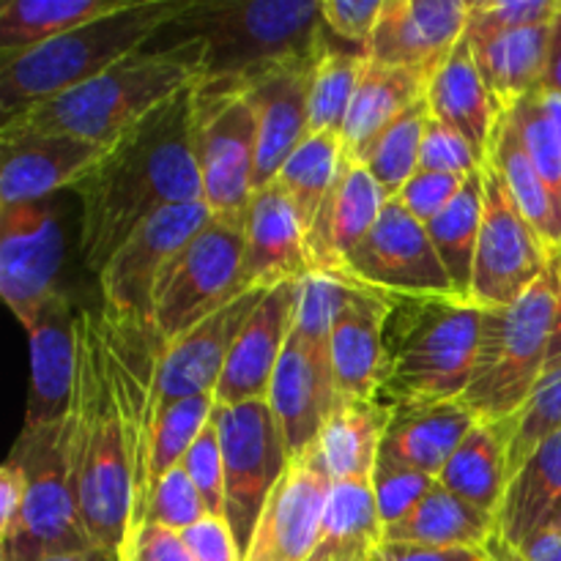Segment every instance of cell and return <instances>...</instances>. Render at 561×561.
<instances>
[{
  "label": "cell",
  "mask_w": 561,
  "mask_h": 561,
  "mask_svg": "<svg viewBox=\"0 0 561 561\" xmlns=\"http://www.w3.org/2000/svg\"><path fill=\"white\" fill-rule=\"evenodd\" d=\"M195 85L168 99L110 142L104 157L75 186L82 203V263L96 277L153 214L203 201L192 146Z\"/></svg>",
  "instance_id": "1"
},
{
  "label": "cell",
  "mask_w": 561,
  "mask_h": 561,
  "mask_svg": "<svg viewBox=\"0 0 561 561\" xmlns=\"http://www.w3.org/2000/svg\"><path fill=\"white\" fill-rule=\"evenodd\" d=\"M66 420L88 540L124 561L131 537V469L104 365L102 323L88 310L77 316V383Z\"/></svg>",
  "instance_id": "2"
},
{
  "label": "cell",
  "mask_w": 561,
  "mask_h": 561,
  "mask_svg": "<svg viewBox=\"0 0 561 561\" xmlns=\"http://www.w3.org/2000/svg\"><path fill=\"white\" fill-rule=\"evenodd\" d=\"M201 75L203 47L195 38L146 47L104 75L5 118L0 137L69 135L110 146L168 99L195 85Z\"/></svg>",
  "instance_id": "3"
},
{
  "label": "cell",
  "mask_w": 561,
  "mask_h": 561,
  "mask_svg": "<svg viewBox=\"0 0 561 561\" xmlns=\"http://www.w3.org/2000/svg\"><path fill=\"white\" fill-rule=\"evenodd\" d=\"M168 31L201 42L197 82L244 85L321 53L323 0H190Z\"/></svg>",
  "instance_id": "4"
},
{
  "label": "cell",
  "mask_w": 561,
  "mask_h": 561,
  "mask_svg": "<svg viewBox=\"0 0 561 561\" xmlns=\"http://www.w3.org/2000/svg\"><path fill=\"white\" fill-rule=\"evenodd\" d=\"M190 0H129L121 11L85 22L47 44L0 55L3 121L31 104L71 91L104 75L168 31Z\"/></svg>",
  "instance_id": "5"
},
{
  "label": "cell",
  "mask_w": 561,
  "mask_h": 561,
  "mask_svg": "<svg viewBox=\"0 0 561 561\" xmlns=\"http://www.w3.org/2000/svg\"><path fill=\"white\" fill-rule=\"evenodd\" d=\"M482 307L463 296L392 299L383 329L387 403L460 400L474 370Z\"/></svg>",
  "instance_id": "6"
},
{
  "label": "cell",
  "mask_w": 561,
  "mask_h": 561,
  "mask_svg": "<svg viewBox=\"0 0 561 561\" xmlns=\"http://www.w3.org/2000/svg\"><path fill=\"white\" fill-rule=\"evenodd\" d=\"M559 312L557 257L507 307H482L480 345L463 403L480 422H513L535 394L551 359Z\"/></svg>",
  "instance_id": "7"
},
{
  "label": "cell",
  "mask_w": 561,
  "mask_h": 561,
  "mask_svg": "<svg viewBox=\"0 0 561 561\" xmlns=\"http://www.w3.org/2000/svg\"><path fill=\"white\" fill-rule=\"evenodd\" d=\"M11 455L25 466L27 496L20 529L0 542V561H42L53 553L93 548L80 518L69 420L22 431Z\"/></svg>",
  "instance_id": "8"
},
{
  "label": "cell",
  "mask_w": 561,
  "mask_h": 561,
  "mask_svg": "<svg viewBox=\"0 0 561 561\" xmlns=\"http://www.w3.org/2000/svg\"><path fill=\"white\" fill-rule=\"evenodd\" d=\"M244 219L214 217L168 263L153 290V332L164 345L244 294Z\"/></svg>",
  "instance_id": "9"
},
{
  "label": "cell",
  "mask_w": 561,
  "mask_h": 561,
  "mask_svg": "<svg viewBox=\"0 0 561 561\" xmlns=\"http://www.w3.org/2000/svg\"><path fill=\"white\" fill-rule=\"evenodd\" d=\"M192 146L203 181V201L214 217L244 219L252 201L257 126L244 91L230 82H197Z\"/></svg>",
  "instance_id": "10"
},
{
  "label": "cell",
  "mask_w": 561,
  "mask_h": 561,
  "mask_svg": "<svg viewBox=\"0 0 561 561\" xmlns=\"http://www.w3.org/2000/svg\"><path fill=\"white\" fill-rule=\"evenodd\" d=\"M214 420L225 458V520L244 557L257 518L288 469V447L266 400L217 405Z\"/></svg>",
  "instance_id": "11"
},
{
  "label": "cell",
  "mask_w": 561,
  "mask_h": 561,
  "mask_svg": "<svg viewBox=\"0 0 561 561\" xmlns=\"http://www.w3.org/2000/svg\"><path fill=\"white\" fill-rule=\"evenodd\" d=\"M485 208L471 277V301L507 307L518 301L553 263L557 252L531 228L491 162H482Z\"/></svg>",
  "instance_id": "12"
},
{
  "label": "cell",
  "mask_w": 561,
  "mask_h": 561,
  "mask_svg": "<svg viewBox=\"0 0 561 561\" xmlns=\"http://www.w3.org/2000/svg\"><path fill=\"white\" fill-rule=\"evenodd\" d=\"M211 208L206 203L170 206L153 214L131 233L99 274L104 310L102 316L129 327L153 329V290L168 263L206 228Z\"/></svg>",
  "instance_id": "13"
},
{
  "label": "cell",
  "mask_w": 561,
  "mask_h": 561,
  "mask_svg": "<svg viewBox=\"0 0 561 561\" xmlns=\"http://www.w3.org/2000/svg\"><path fill=\"white\" fill-rule=\"evenodd\" d=\"M340 277L392 299L458 296L427 228L398 201H387L370 233L343 263Z\"/></svg>",
  "instance_id": "14"
},
{
  "label": "cell",
  "mask_w": 561,
  "mask_h": 561,
  "mask_svg": "<svg viewBox=\"0 0 561 561\" xmlns=\"http://www.w3.org/2000/svg\"><path fill=\"white\" fill-rule=\"evenodd\" d=\"M64 255V228L53 197L0 206V294L22 327L60 290Z\"/></svg>",
  "instance_id": "15"
},
{
  "label": "cell",
  "mask_w": 561,
  "mask_h": 561,
  "mask_svg": "<svg viewBox=\"0 0 561 561\" xmlns=\"http://www.w3.org/2000/svg\"><path fill=\"white\" fill-rule=\"evenodd\" d=\"M332 485L334 477L318 442L290 458L257 518L244 561H307L321 531Z\"/></svg>",
  "instance_id": "16"
},
{
  "label": "cell",
  "mask_w": 561,
  "mask_h": 561,
  "mask_svg": "<svg viewBox=\"0 0 561 561\" xmlns=\"http://www.w3.org/2000/svg\"><path fill=\"white\" fill-rule=\"evenodd\" d=\"M268 288H250L233 301L208 316L190 332L164 345L157 370V411L159 420L168 409L186 398L214 394L222 378L228 356Z\"/></svg>",
  "instance_id": "17"
},
{
  "label": "cell",
  "mask_w": 561,
  "mask_h": 561,
  "mask_svg": "<svg viewBox=\"0 0 561 561\" xmlns=\"http://www.w3.org/2000/svg\"><path fill=\"white\" fill-rule=\"evenodd\" d=\"M471 0H383L367 55L431 80L469 27Z\"/></svg>",
  "instance_id": "18"
},
{
  "label": "cell",
  "mask_w": 561,
  "mask_h": 561,
  "mask_svg": "<svg viewBox=\"0 0 561 561\" xmlns=\"http://www.w3.org/2000/svg\"><path fill=\"white\" fill-rule=\"evenodd\" d=\"M316 58L294 60V64H285L268 75L239 85L250 102L257 126L255 181H252L255 192L277 181L279 170L285 168L290 153L307 137Z\"/></svg>",
  "instance_id": "19"
},
{
  "label": "cell",
  "mask_w": 561,
  "mask_h": 561,
  "mask_svg": "<svg viewBox=\"0 0 561 561\" xmlns=\"http://www.w3.org/2000/svg\"><path fill=\"white\" fill-rule=\"evenodd\" d=\"M77 316L66 290L49 296L25 327L31 340V398L22 431H42L66 420L77 383Z\"/></svg>",
  "instance_id": "20"
},
{
  "label": "cell",
  "mask_w": 561,
  "mask_h": 561,
  "mask_svg": "<svg viewBox=\"0 0 561 561\" xmlns=\"http://www.w3.org/2000/svg\"><path fill=\"white\" fill-rule=\"evenodd\" d=\"M299 283L301 279H285L266 290L230 351L228 365L214 392L217 405H241L268 398L274 370L294 332Z\"/></svg>",
  "instance_id": "21"
},
{
  "label": "cell",
  "mask_w": 561,
  "mask_h": 561,
  "mask_svg": "<svg viewBox=\"0 0 561 561\" xmlns=\"http://www.w3.org/2000/svg\"><path fill=\"white\" fill-rule=\"evenodd\" d=\"M107 146L69 135L0 137V206L49 201L55 192L75 190Z\"/></svg>",
  "instance_id": "22"
},
{
  "label": "cell",
  "mask_w": 561,
  "mask_h": 561,
  "mask_svg": "<svg viewBox=\"0 0 561 561\" xmlns=\"http://www.w3.org/2000/svg\"><path fill=\"white\" fill-rule=\"evenodd\" d=\"M334 400H337V392H334L329 351L316 348L296 332H290L266 398L268 409L274 411V420L283 431L288 458H296L318 442V433H321Z\"/></svg>",
  "instance_id": "23"
},
{
  "label": "cell",
  "mask_w": 561,
  "mask_h": 561,
  "mask_svg": "<svg viewBox=\"0 0 561 561\" xmlns=\"http://www.w3.org/2000/svg\"><path fill=\"white\" fill-rule=\"evenodd\" d=\"M312 272L305 230L283 184L252 192L244 214V263L241 288H274L285 279H301Z\"/></svg>",
  "instance_id": "24"
},
{
  "label": "cell",
  "mask_w": 561,
  "mask_h": 561,
  "mask_svg": "<svg viewBox=\"0 0 561 561\" xmlns=\"http://www.w3.org/2000/svg\"><path fill=\"white\" fill-rule=\"evenodd\" d=\"M389 307L392 296L351 283L329 337V362L337 398H378Z\"/></svg>",
  "instance_id": "25"
},
{
  "label": "cell",
  "mask_w": 561,
  "mask_h": 561,
  "mask_svg": "<svg viewBox=\"0 0 561 561\" xmlns=\"http://www.w3.org/2000/svg\"><path fill=\"white\" fill-rule=\"evenodd\" d=\"M392 409L378 455L438 482L447 460L477 425V416L463 400H414Z\"/></svg>",
  "instance_id": "26"
},
{
  "label": "cell",
  "mask_w": 561,
  "mask_h": 561,
  "mask_svg": "<svg viewBox=\"0 0 561 561\" xmlns=\"http://www.w3.org/2000/svg\"><path fill=\"white\" fill-rule=\"evenodd\" d=\"M389 197L376 184L365 164L343 159V170L318 217L316 228L307 236L310 263L318 272L343 274V263L365 241L373 225L381 217Z\"/></svg>",
  "instance_id": "27"
},
{
  "label": "cell",
  "mask_w": 561,
  "mask_h": 561,
  "mask_svg": "<svg viewBox=\"0 0 561 561\" xmlns=\"http://www.w3.org/2000/svg\"><path fill=\"white\" fill-rule=\"evenodd\" d=\"M425 99L433 118L460 131L477 148V153L485 157L499 118V107L488 91L485 80H482L469 36L455 44L449 58L427 80Z\"/></svg>",
  "instance_id": "28"
},
{
  "label": "cell",
  "mask_w": 561,
  "mask_h": 561,
  "mask_svg": "<svg viewBox=\"0 0 561 561\" xmlns=\"http://www.w3.org/2000/svg\"><path fill=\"white\" fill-rule=\"evenodd\" d=\"M493 537L496 518L438 482L403 520L383 529V542L433 551H485Z\"/></svg>",
  "instance_id": "29"
},
{
  "label": "cell",
  "mask_w": 561,
  "mask_h": 561,
  "mask_svg": "<svg viewBox=\"0 0 561 561\" xmlns=\"http://www.w3.org/2000/svg\"><path fill=\"white\" fill-rule=\"evenodd\" d=\"M561 502V427L542 438L510 480L496 510V535L524 548L546 529Z\"/></svg>",
  "instance_id": "30"
},
{
  "label": "cell",
  "mask_w": 561,
  "mask_h": 561,
  "mask_svg": "<svg viewBox=\"0 0 561 561\" xmlns=\"http://www.w3.org/2000/svg\"><path fill=\"white\" fill-rule=\"evenodd\" d=\"M427 82L411 71L394 69V66L367 60L365 75H362L356 96L351 102L348 118H345L343 135V157L348 162L365 164L370 157L378 137L411 107L425 96Z\"/></svg>",
  "instance_id": "31"
},
{
  "label": "cell",
  "mask_w": 561,
  "mask_h": 561,
  "mask_svg": "<svg viewBox=\"0 0 561 561\" xmlns=\"http://www.w3.org/2000/svg\"><path fill=\"white\" fill-rule=\"evenodd\" d=\"M466 36H469L471 53L499 113L515 107L529 93L540 91L551 22L510 33L466 31Z\"/></svg>",
  "instance_id": "32"
},
{
  "label": "cell",
  "mask_w": 561,
  "mask_h": 561,
  "mask_svg": "<svg viewBox=\"0 0 561 561\" xmlns=\"http://www.w3.org/2000/svg\"><path fill=\"white\" fill-rule=\"evenodd\" d=\"M381 398H337L323 420L318 444L334 480H370L392 420Z\"/></svg>",
  "instance_id": "33"
},
{
  "label": "cell",
  "mask_w": 561,
  "mask_h": 561,
  "mask_svg": "<svg viewBox=\"0 0 561 561\" xmlns=\"http://www.w3.org/2000/svg\"><path fill=\"white\" fill-rule=\"evenodd\" d=\"M381 546L383 524L370 480H334L307 561H373Z\"/></svg>",
  "instance_id": "34"
},
{
  "label": "cell",
  "mask_w": 561,
  "mask_h": 561,
  "mask_svg": "<svg viewBox=\"0 0 561 561\" xmlns=\"http://www.w3.org/2000/svg\"><path fill=\"white\" fill-rule=\"evenodd\" d=\"M438 485L496 518V510L510 485L504 425L477 420L438 474Z\"/></svg>",
  "instance_id": "35"
},
{
  "label": "cell",
  "mask_w": 561,
  "mask_h": 561,
  "mask_svg": "<svg viewBox=\"0 0 561 561\" xmlns=\"http://www.w3.org/2000/svg\"><path fill=\"white\" fill-rule=\"evenodd\" d=\"M129 0H5L0 5V55L47 44L85 22L121 11Z\"/></svg>",
  "instance_id": "36"
},
{
  "label": "cell",
  "mask_w": 561,
  "mask_h": 561,
  "mask_svg": "<svg viewBox=\"0 0 561 561\" xmlns=\"http://www.w3.org/2000/svg\"><path fill=\"white\" fill-rule=\"evenodd\" d=\"M488 162L499 170V175L507 184L510 195L518 203V208L524 211V217L529 219L531 228L542 236L548 247L553 252L561 250V225L557 217V208H553L551 195H548L546 184L537 175L535 164L526 157L524 140H520V131L515 126L510 110L499 113L496 126H493L491 142H488Z\"/></svg>",
  "instance_id": "37"
},
{
  "label": "cell",
  "mask_w": 561,
  "mask_h": 561,
  "mask_svg": "<svg viewBox=\"0 0 561 561\" xmlns=\"http://www.w3.org/2000/svg\"><path fill=\"white\" fill-rule=\"evenodd\" d=\"M370 60L367 49L340 42L323 25L321 53L316 58L310 85V126L307 135H343L351 102L356 96L365 66Z\"/></svg>",
  "instance_id": "38"
},
{
  "label": "cell",
  "mask_w": 561,
  "mask_h": 561,
  "mask_svg": "<svg viewBox=\"0 0 561 561\" xmlns=\"http://www.w3.org/2000/svg\"><path fill=\"white\" fill-rule=\"evenodd\" d=\"M482 208H485V179H482L480 168L463 181L453 203L433 222L425 225L455 290L463 299H471V277H474V257L477 244H480Z\"/></svg>",
  "instance_id": "39"
},
{
  "label": "cell",
  "mask_w": 561,
  "mask_h": 561,
  "mask_svg": "<svg viewBox=\"0 0 561 561\" xmlns=\"http://www.w3.org/2000/svg\"><path fill=\"white\" fill-rule=\"evenodd\" d=\"M343 159V142L337 135H307L279 170L277 181L290 197L305 241L337 184Z\"/></svg>",
  "instance_id": "40"
},
{
  "label": "cell",
  "mask_w": 561,
  "mask_h": 561,
  "mask_svg": "<svg viewBox=\"0 0 561 561\" xmlns=\"http://www.w3.org/2000/svg\"><path fill=\"white\" fill-rule=\"evenodd\" d=\"M427 118H431V110H427V99L422 96L378 137L370 157H367V173L376 179V184L381 186L389 201H394L400 190L409 184L411 175L420 170V151Z\"/></svg>",
  "instance_id": "41"
},
{
  "label": "cell",
  "mask_w": 561,
  "mask_h": 561,
  "mask_svg": "<svg viewBox=\"0 0 561 561\" xmlns=\"http://www.w3.org/2000/svg\"><path fill=\"white\" fill-rule=\"evenodd\" d=\"M499 425H504V433H507V463L510 480H513L531 449L561 427V356L548 362L546 376L537 383L526 409L513 422H499Z\"/></svg>",
  "instance_id": "42"
},
{
  "label": "cell",
  "mask_w": 561,
  "mask_h": 561,
  "mask_svg": "<svg viewBox=\"0 0 561 561\" xmlns=\"http://www.w3.org/2000/svg\"><path fill=\"white\" fill-rule=\"evenodd\" d=\"M510 115H513L515 126L520 131L526 157L535 164L537 175H540L548 195H551L561 225V129L546 110V104H542L540 91L520 99L515 107H510Z\"/></svg>",
  "instance_id": "43"
},
{
  "label": "cell",
  "mask_w": 561,
  "mask_h": 561,
  "mask_svg": "<svg viewBox=\"0 0 561 561\" xmlns=\"http://www.w3.org/2000/svg\"><path fill=\"white\" fill-rule=\"evenodd\" d=\"M217 400L214 394H197V398H186L168 409L159 420L157 442H153V460H151V493L157 482L168 474L170 469L184 463L186 453L201 436L203 427L214 416ZM151 504V502H148Z\"/></svg>",
  "instance_id": "44"
},
{
  "label": "cell",
  "mask_w": 561,
  "mask_h": 561,
  "mask_svg": "<svg viewBox=\"0 0 561 561\" xmlns=\"http://www.w3.org/2000/svg\"><path fill=\"white\" fill-rule=\"evenodd\" d=\"M351 283L337 274L312 268L299 283V305H296L294 332L316 348L329 351V337L337 321V312L348 296Z\"/></svg>",
  "instance_id": "45"
},
{
  "label": "cell",
  "mask_w": 561,
  "mask_h": 561,
  "mask_svg": "<svg viewBox=\"0 0 561 561\" xmlns=\"http://www.w3.org/2000/svg\"><path fill=\"white\" fill-rule=\"evenodd\" d=\"M433 485H436L433 477L420 474L414 469H405V466L392 463V460L378 455L376 469H373L370 477V488L383 529L403 520L431 493Z\"/></svg>",
  "instance_id": "46"
},
{
  "label": "cell",
  "mask_w": 561,
  "mask_h": 561,
  "mask_svg": "<svg viewBox=\"0 0 561 561\" xmlns=\"http://www.w3.org/2000/svg\"><path fill=\"white\" fill-rule=\"evenodd\" d=\"M208 513L206 502L197 493L195 482L190 480V474L184 471V466H175L170 469L162 480L157 482L151 493V504H148L146 524H159L164 529L184 531L190 526H195L197 520H203Z\"/></svg>",
  "instance_id": "47"
},
{
  "label": "cell",
  "mask_w": 561,
  "mask_h": 561,
  "mask_svg": "<svg viewBox=\"0 0 561 561\" xmlns=\"http://www.w3.org/2000/svg\"><path fill=\"white\" fill-rule=\"evenodd\" d=\"M561 11V0H471V33H510L548 25Z\"/></svg>",
  "instance_id": "48"
},
{
  "label": "cell",
  "mask_w": 561,
  "mask_h": 561,
  "mask_svg": "<svg viewBox=\"0 0 561 561\" xmlns=\"http://www.w3.org/2000/svg\"><path fill=\"white\" fill-rule=\"evenodd\" d=\"M181 466L190 474V480L195 482L208 513L225 518V458L222 442H219V427L214 416L203 427L201 436L195 438V444L190 447Z\"/></svg>",
  "instance_id": "49"
},
{
  "label": "cell",
  "mask_w": 561,
  "mask_h": 561,
  "mask_svg": "<svg viewBox=\"0 0 561 561\" xmlns=\"http://www.w3.org/2000/svg\"><path fill=\"white\" fill-rule=\"evenodd\" d=\"M482 162H485V157H480L477 148L471 146L460 131L442 124V121L433 118V115L427 118L420 151V170L469 179L471 173H477V170L482 168Z\"/></svg>",
  "instance_id": "50"
},
{
  "label": "cell",
  "mask_w": 561,
  "mask_h": 561,
  "mask_svg": "<svg viewBox=\"0 0 561 561\" xmlns=\"http://www.w3.org/2000/svg\"><path fill=\"white\" fill-rule=\"evenodd\" d=\"M466 179L449 173H431V170H416L409 179V184L400 190V195L394 201L405 208L414 219H420L422 225L433 222L444 208L453 203V197L458 195L460 186Z\"/></svg>",
  "instance_id": "51"
},
{
  "label": "cell",
  "mask_w": 561,
  "mask_h": 561,
  "mask_svg": "<svg viewBox=\"0 0 561 561\" xmlns=\"http://www.w3.org/2000/svg\"><path fill=\"white\" fill-rule=\"evenodd\" d=\"M381 11L383 0H323V25L340 42L367 49Z\"/></svg>",
  "instance_id": "52"
},
{
  "label": "cell",
  "mask_w": 561,
  "mask_h": 561,
  "mask_svg": "<svg viewBox=\"0 0 561 561\" xmlns=\"http://www.w3.org/2000/svg\"><path fill=\"white\" fill-rule=\"evenodd\" d=\"M181 537L195 561H244L228 520L217 515H206L195 526L181 531Z\"/></svg>",
  "instance_id": "53"
},
{
  "label": "cell",
  "mask_w": 561,
  "mask_h": 561,
  "mask_svg": "<svg viewBox=\"0 0 561 561\" xmlns=\"http://www.w3.org/2000/svg\"><path fill=\"white\" fill-rule=\"evenodd\" d=\"M124 561H195L181 531L159 524H142L126 548Z\"/></svg>",
  "instance_id": "54"
},
{
  "label": "cell",
  "mask_w": 561,
  "mask_h": 561,
  "mask_svg": "<svg viewBox=\"0 0 561 561\" xmlns=\"http://www.w3.org/2000/svg\"><path fill=\"white\" fill-rule=\"evenodd\" d=\"M27 496V474L25 466L9 455V460L0 469V542L11 540L20 529L22 510Z\"/></svg>",
  "instance_id": "55"
},
{
  "label": "cell",
  "mask_w": 561,
  "mask_h": 561,
  "mask_svg": "<svg viewBox=\"0 0 561 561\" xmlns=\"http://www.w3.org/2000/svg\"><path fill=\"white\" fill-rule=\"evenodd\" d=\"M373 561H488L485 551H433V548L383 542Z\"/></svg>",
  "instance_id": "56"
},
{
  "label": "cell",
  "mask_w": 561,
  "mask_h": 561,
  "mask_svg": "<svg viewBox=\"0 0 561 561\" xmlns=\"http://www.w3.org/2000/svg\"><path fill=\"white\" fill-rule=\"evenodd\" d=\"M540 91L551 93V96H561V11L553 16V22H551L546 71H542Z\"/></svg>",
  "instance_id": "57"
},
{
  "label": "cell",
  "mask_w": 561,
  "mask_h": 561,
  "mask_svg": "<svg viewBox=\"0 0 561 561\" xmlns=\"http://www.w3.org/2000/svg\"><path fill=\"white\" fill-rule=\"evenodd\" d=\"M518 551L529 561H561V537L537 535L535 540H529Z\"/></svg>",
  "instance_id": "58"
},
{
  "label": "cell",
  "mask_w": 561,
  "mask_h": 561,
  "mask_svg": "<svg viewBox=\"0 0 561 561\" xmlns=\"http://www.w3.org/2000/svg\"><path fill=\"white\" fill-rule=\"evenodd\" d=\"M42 561H118L104 548H85V551H71V553H53V557H44Z\"/></svg>",
  "instance_id": "59"
},
{
  "label": "cell",
  "mask_w": 561,
  "mask_h": 561,
  "mask_svg": "<svg viewBox=\"0 0 561 561\" xmlns=\"http://www.w3.org/2000/svg\"><path fill=\"white\" fill-rule=\"evenodd\" d=\"M485 557H488V561H529L524 553L518 551V548L510 546V542H504L499 535L488 542Z\"/></svg>",
  "instance_id": "60"
},
{
  "label": "cell",
  "mask_w": 561,
  "mask_h": 561,
  "mask_svg": "<svg viewBox=\"0 0 561 561\" xmlns=\"http://www.w3.org/2000/svg\"><path fill=\"white\" fill-rule=\"evenodd\" d=\"M557 274H559V312H557V329H553V343H551V359L561 356V250L557 252ZM548 359V362H551Z\"/></svg>",
  "instance_id": "61"
},
{
  "label": "cell",
  "mask_w": 561,
  "mask_h": 561,
  "mask_svg": "<svg viewBox=\"0 0 561 561\" xmlns=\"http://www.w3.org/2000/svg\"><path fill=\"white\" fill-rule=\"evenodd\" d=\"M542 104H546V110H548V113H551V118L557 121V126L561 129V96H551V93H542Z\"/></svg>",
  "instance_id": "62"
},
{
  "label": "cell",
  "mask_w": 561,
  "mask_h": 561,
  "mask_svg": "<svg viewBox=\"0 0 561 561\" xmlns=\"http://www.w3.org/2000/svg\"><path fill=\"white\" fill-rule=\"evenodd\" d=\"M540 535H551V537H561V502L557 504V510H553V515L548 518L546 529L540 531Z\"/></svg>",
  "instance_id": "63"
}]
</instances>
